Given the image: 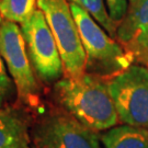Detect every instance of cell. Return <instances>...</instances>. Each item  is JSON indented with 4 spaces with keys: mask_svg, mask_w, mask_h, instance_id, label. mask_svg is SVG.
I'll return each instance as SVG.
<instances>
[{
    "mask_svg": "<svg viewBox=\"0 0 148 148\" xmlns=\"http://www.w3.org/2000/svg\"><path fill=\"white\" fill-rule=\"evenodd\" d=\"M35 142L40 148H101L98 132L69 114H53L38 125Z\"/></svg>",
    "mask_w": 148,
    "mask_h": 148,
    "instance_id": "obj_7",
    "label": "cell"
},
{
    "mask_svg": "<svg viewBox=\"0 0 148 148\" xmlns=\"http://www.w3.org/2000/svg\"><path fill=\"white\" fill-rule=\"evenodd\" d=\"M86 54V73L109 80L133 65L134 60L115 38L79 5L69 3Z\"/></svg>",
    "mask_w": 148,
    "mask_h": 148,
    "instance_id": "obj_2",
    "label": "cell"
},
{
    "mask_svg": "<svg viewBox=\"0 0 148 148\" xmlns=\"http://www.w3.org/2000/svg\"><path fill=\"white\" fill-rule=\"evenodd\" d=\"M54 92L69 115L95 132L120 123L108 88V80L85 73L79 77H64L56 81Z\"/></svg>",
    "mask_w": 148,
    "mask_h": 148,
    "instance_id": "obj_1",
    "label": "cell"
},
{
    "mask_svg": "<svg viewBox=\"0 0 148 148\" xmlns=\"http://www.w3.org/2000/svg\"><path fill=\"white\" fill-rule=\"evenodd\" d=\"M0 55L12 77L18 97L34 106L38 101V85L33 70L21 27L16 23H0Z\"/></svg>",
    "mask_w": 148,
    "mask_h": 148,
    "instance_id": "obj_6",
    "label": "cell"
},
{
    "mask_svg": "<svg viewBox=\"0 0 148 148\" xmlns=\"http://www.w3.org/2000/svg\"><path fill=\"white\" fill-rule=\"evenodd\" d=\"M55 41L64 66L65 77H79L86 73V54L78 27L67 0H37Z\"/></svg>",
    "mask_w": 148,
    "mask_h": 148,
    "instance_id": "obj_3",
    "label": "cell"
},
{
    "mask_svg": "<svg viewBox=\"0 0 148 148\" xmlns=\"http://www.w3.org/2000/svg\"><path fill=\"white\" fill-rule=\"evenodd\" d=\"M116 41L134 63L148 67V0L130 3L116 29Z\"/></svg>",
    "mask_w": 148,
    "mask_h": 148,
    "instance_id": "obj_8",
    "label": "cell"
},
{
    "mask_svg": "<svg viewBox=\"0 0 148 148\" xmlns=\"http://www.w3.org/2000/svg\"><path fill=\"white\" fill-rule=\"evenodd\" d=\"M103 148H148V130L123 124L100 135Z\"/></svg>",
    "mask_w": 148,
    "mask_h": 148,
    "instance_id": "obj_10",
    "label": "cell"
},
{
    "mask_svg": "<svg viewBox=\"0 0 148 148\" xmlns=\"http://www.w3.org/2000/svg\"><path fill=\"white\" fill-rule=\"evenodd\" d=\"M106 3L111 19L119 25L126 14L130 0H106Z\"/></svg>",
    "mask_w": 148,
    "mask_h": 148,
    "instance_id": "obj_14",
    "label": "cell"
},
{
    "mask_svg": "<svg viewBox=\"0 0 148 148\" xmlns=\"http://www.w3.org/2000/svg\"><path fill=\"white\" fill-rule=\"evenodd\" d=\"M121 123L148 130V67L133 64L108 80Z\"/></svg>",
    "mask_w": 148,
    "mask_h": 148,
    "instance_id": "obj_4",
    "label": "cell"
},
{
    "mask_svg": "<svg viewBox=\"0 0 148 148\" xmlns=\"http://www.w3.org/2000/svg\"><path fill=\"white\" fill-rule=\"evenodd\" d=\"M0 148H30L27 119L16 110L0 108Z\"/></svg>",
    "mask_w": 148,
    "mask_h": 148,
    "instance_id": "obj_9",
    "label": "cell"
},
{
    "mask_svg": "<svg viewBox=\"0 0 148 148\" xmlns=\"http://www.w3.org/2000/svg\"><path fill=\"white\" fill-rule=\"evenodd\" d=\"M137 1H140V0H130V3H135V2H137ZM128 3V5H130Z\"/></svg>",
    "mask_w": 148,
    "mask_h": 148,
    "instance_id": "obj_15",
    "label": "cell"
},
{
    "mask_svg": "<svg viewBox=\"0 0 148 148\" xmlns=\"http://www.w3.org/2000/svg\"><path fill=\"white\" fill-rule=\"evenodd\" d=\"M37 0H0V16L5 20L22 24L36 10Z\"/></svg>",
    "mask_w": 148,
    "mask_h": 148,
    "instance_id": "obj_11",
    "label": "cell"
},
{
    "mask_svg": "<svg viewBox=\"0 0 148 148\" xmlns=\"http://www.w3.org/2000/svg\"><path fill=\"white\" fill-rule=\"evenodd\" d=\"M69 3H75L87 11L95 21L103 27L109 35L116 40L117 25L113 22L106 8V0H67Z\"/></svg>",
    "mask_w": 148,
    "mask_h": 148,
    "instance_id": "obj_12",
    "label": "cell"
},
{
    "mask_svg": "<svg viewBox=\"0 0 148 148\" xmlns=\"http://www.w3.org/2000/svg\"><path fill=\"white\" fill-rule=\"evenodd\" d=\"M13 85L12 80L7 74L3 59L0 55V108L5 106L7 100L9 99L13 91Z\"/></svg>",
    "mask_w": 148,
    "mask_h": 148,
    "instance_id": "obj_13",
    "label": "cell"
},
{
    "mask_svg": "<svg viewBox=\"0 0 148 148\" xmlns=\"http://www.w3.org/2000/svg\"><path fill=\"white\" fill-rule=\"evenodd\" d=\"M33 70L44 82L58 81L64 66L52 30L42 10L37 8L24 23L20 24Z\"/></svg>",
    "mask_w": 148,
    "mask_h": 148,
    "instance_id": "obj_5",
    "label": "cell"
}]
</instances>
